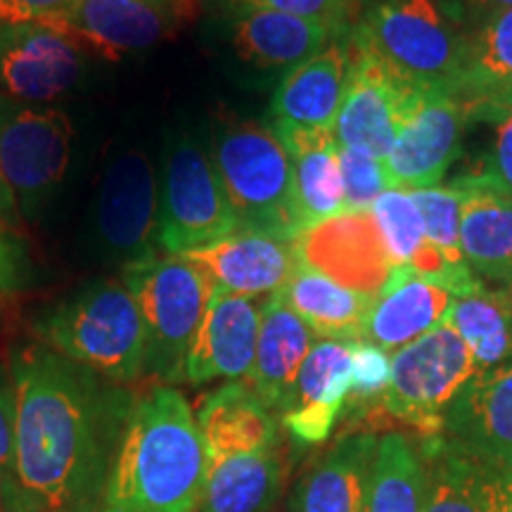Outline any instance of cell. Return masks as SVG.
I'll list each match as a JSON object with an SVG mask.
<instances>
[{"label": "cell", "instance_id": "cell-26", "mask_svg": "<svg viewBox=\"0 0 512 512\" xmlns=\"http://www.w3.org/2000/svg\"><path fill=\"white\" fill-rule=\"evenodd\" d=\"M195 420L209 463L278 446V422L273 411L249 384H223L202 399Z\"/></svg>", "mask_w": 512, "mask_h": 512}, {"label": "cell", "instance_id": "cell-17", "mask_svg": "<svg viewBox=\"0 0 512 512\" xmlns=\"http://www.w3.org/2000/svg\"><path fill=\"white\" fill-rule=\"evenodd\" d=\"M425 465L422 512H512V470L484 463L444 434L420 448Z\"/></svg>", "mask_w": 512, "mask_h": 512}, {"label": "cell", "instance_id": "cell-44", "mask_svg": "<svg viewBox=\"0 0 512 512\" xmlns=\"http://www.w3.org/2000/svg\"><path fill=\"white\" fill-rule=\"evenodd\" d=\"M17 202L15 197H12V190L8 188V183H5L3 174H0V219L5 223H10L12 219H17Z\"/></svg>", "mask_w": 512, "mask_h": 512}, {"label": "cell", "instance_id": "cell-23", "mask_svg": "<svg viewBox=\"0 0 512 512\" xmlns=\"http://www.w3.org/2000/svg\"><path fill=\"white\" fill-rule=\"evenodd\" d=\"M463 188L460 252L482 283L503 287L512 280V195L463 174L453 181Z\"/></svg>", "mask_w": 512, "mask_h": 512}, {"label": "cell", "instance_id": "cell-35", "mask_svg": "<svg viewBox=\"0 0 512 512\" xmlns=\"http://www.w3.org/2000/svg\"><path fill=\"white\" fill-rule=\"evenodd\" d=\"M370 214L380 228L384 245L389 249L394 266H411L425 247V223L408 190H387L377 197Z\"/></svg>", "mask_w": 512, "mask_h": 512}, {"label": "cell", "instance_id": "cell-15", "mask_svg": "<svg viewBox=\"0 0 512 512\" xmlns=\"http://www.w3.org/2000/svg\"><path fill=\"white\" fill-rule=\"evenodd\" d=\"M181 8L157 0H74L72 8L46 27L60 31L79 50L119 60L169 36Z\"/></svg>", "mask_w": 512, "mask_h": 512}, {"label": "cell", "instance_id": "cell-43", "mask_svg": "<svg viewBox=\"0 0 512 512\" xmlns=\"http://www.w3.org/2000/svg\"><path fill=\"white\" fill-rule=\"evenodd\" d=\"M456 15L463 19L467 29H477L486 19L501 15L505 10H512V0H448Z\"/></svg>", "mask_w": 512, "mask_h": 512}, {"label": "cell", "instance_id": "cell-7", "mask_svg": "<svg viewBox=\"0 0 512 512\" xmlns=\"http://www.w3.org/2000/svg\"><path fill=\"white\" fill-rule=\"evenodd\" d=\"M479 373L451 320L392 354L382 408L427 437L444 432V418L463 387Z\"/></svg>", "mask_w": 512, "mask_h": 512}, {"label": "cell", "instance_id": "cell-30", "mask_svg": "<svg viewBox=\"0 0 512 512\" xmlns=\"http://www.w3.org/2000/svg\"><path fill=\"white\" fill-rule=\"evenodd\" d=\"M275 448L209 463L200 512H266L280 491Z\"/></svg>", "mask_w": 512, "mask_h": 512}, {"label": "cell", "instance_id": "cell-12", "mask_svg": "<svg viewBox=\"0 0 512 512\" xmlns=\"http://www.w3.org/2000/svg\"><path fill=\"white\" fill-rule=\"evenodd\" d=\"M294 254L299 264L373 299L396 268L370 209L342 211L304 228L294 238Z\"/></svg>", "mask_w": 512, "mask_h": 512}, {"label": "cell", "instance_id": "cell-28", "mask_svg": "<svg viewBox=\"0 0 512 512\" xmlns=\"http://www.w3.org/2000/svg\"><path fill=\"white\" fill-rule=\"evenodd\" d=\"M299 318L309 325L318 339L361 342L366 339L368 316L373 297L347 290L328 275L299 264L283 290L275 292Z\"/></svg>", "mask_w": 512, "mask_h": 512}, {"label": "cell", "instance_id": "cell-2", "mask_svg": "<svg viewBox=\"0 0 512 512\" xmlns=\"http://www.w3.org/2000/svg\"><path fill=\"white\" fill-rule=\"evenodd\" d=\"M207 451L195 413L171 384L133 403L100 512H200Z\"/></svg>", "mask_w": 512, "mask_h": 512}, {"label": "cell", "instance_id": "cell-40", "mask_svg": "<svg viewBox=\"0 0 512 512\" xmlns=\"http://www.w3.org/2000/svg\"><path fill=\"white\" fill-rule=\"evenodd\" d=\"M15 439H17V394L12 375L0 368V505L8 494L15 467Z\"/></svg>", "mask_w": 512, "mask_h": 512}, {"label": "cell", "instance_id": "cell-31", "mask_svg": "<svg viewBox=\"0 0 512 512\" xmlns=\"http://www.w3.org/2000/svg\"><path fill=\"white\" fill-rule=\"evenodd\" d=\"M425 465L420 451L403 434L392 432L377 441L361 512H422Z\"/></svg>", "mask_w": 512, "mask_h": 512}, {"label": "cell", "instance_id": "cell-16", "mask_svg": "<svg viewBox=\"0 0 512 512\" xmlns=\"http://www.w3.org/2000/svg\"><path fill=\"white\" fill-rule=\"evenodd\" d=\"M259 320L261 306L256 299L211 287L207 311L185 361V382H240L242 377H249L254 366Z\"/></svg>", "mask_w": 512, "mask_h": 512}, {"label": "cell", "instance_id": "cell-25", "mask_svg": "<svg viewBox=\"0 0 512 512\" xmlns=\"http://www.w3.org/2000/svg\"><path fill=\"white\" fill-rule=\"evenodd\" d=\"M456 299L408 266H396L370 309L366 339L384 351L406 347L446 323Z\"/></svg>", "mask_w": 512, "mask_h": 512}, {"label": "cell", "instance_id": "cell-13", "mask_svg": "<svg viewBox=\"0 0 512 512\" xmlns=\"http://www.w3.org/2000/svg\"><path fill=\"white\" fill-rule=\"evenodd\" d=\"M159 223V183L145 152L126 150L102 176L95 230L105 249L126 264L152 254Z\"/></svg>", "mask_w": 512, "mask_h": 512}, {"label": "cell", "instance_id": "cell-39", "mask_svg": "<svg viewBox=\"0 0 512 512\" xmlns=\"http://www.w3.org/2000/svg\"><path fill=\"white\" fill-rule=\"evenodd\" d=\"M351 401L382 399L392 375V356L377 344L361 339L354 342V361H351Z\"/></svg>", "mask_w": 512, "mask_h": 512}, {"label": "cell", "instance_id": "cell-19", "mask_svg": "<svg viewBox=\"0 0 512 512\" xmlns=\"http://www.w3.org/2000/svg\"><path fill=\"white\" fill-rule=\"evenodd\" d=\"M183 259L200 268L211 287L252 299L283 290L297 268L294 242L247 228L209 247L192 249Z\"/></svg>", "mask_w": 512, "mask_h": 512}, {"label": "cell", "instance_id": "cell-11", "mask_svg": "<svg viewBox=\"0 0 512 512\" xmlns=\"http://www.w3.org/2000/svg\"><path fill=\"white\" fill-rule=\"evenodd\" d=\"M415 88H418L415 83L396 74L368 46L366 38L351 27L347 91L332 128L337 145L354 147L380 159L387 157Z\"/></svg>", "mask_w": 512, "mask_h": 512}, {"label": "cell", "instance_id": "cell-32", "mask_svg": "<svg viewBox=\"0 0 512 512\" xmlns=\"http://www.w3.org/2000/svg\"><path fill=\"white\" fill-rule=\"evenodd\" d=\"M448 320L479 370L496 368L512 358V311L498 290L479 285L475 292L458 297Z\"/></svg>", "mask_w": 512, "mask_h": 512}, {"label": "cell", "instance_id": "cell-9", "mask_svg": "<svg viewBox=\"0 0 512 512\" xmlns=\"http://www.w3.org/2000/svg\"><path fill=\"white\" fill-rule=\"evenodd\" d=\"M72 136L74 126L64 112L0 95V174L29 219L67 174Z\"/></svg>", "mask_w": 512, "mask_h": 512}, {"label": "cell", "instance_id": "cell-21", "mask_svg": "<svg viewBox=\"0 0 512 512\" xmlns=\"http://www.w3.org/2000/svg\"><path fill=\"white\" fill-rule=\"evenodd\" d=\"M351 361L354 342L316 339L294 382L290 406L283 413L285 430L294 439L320 444L330 437L351 394Z\"/></svg>", "mask_w": 512, "mask_h": 512}, {"label": "cell", "instance_id": "cell-42", "mask_svg": "<svg viewBox=\"0 0 512 512\" xmlns=\"http://www.w3.org/2000/svg\"><path fill=\"white\" fill-rule=\"evenodd\" d=\"M27 280V252L17 235L0 219V292H17Z\"/></svg>", "mask_w": 512, "mask_h": 512}, {"label": "cell", "instance_id": "cell-3", "mask_svg": "<svg viewBox=\"0 0 512 512\" xmlns=\"http://www.w3.org/2000/svg\"><path fill=\"white\" fill-rule=\"evenodd\" d=\"M34 330L48 349L110 382L128 384L145 373L143 318L117 280L83 287L38 316Z\"/></svg>", "mask_w": 512, "mask_h": 512}, {"label": "cell", "instance_id": "cell-6", "mask_svg": "<svg viewBox=\"0 0 512 512\" xmlns=\"http://www.w3.org/2000/svg\"><path fill=\"white\" fill-rule=\"evenodd\" d=\"M121 283L133 294L145 328V373L166 384L185 382V361L211 297V283L183 256L124 264Z\"/></svg>", "mask_w": 512, "mask_h": 512}, {"label": "cell", "instance_id": "cell-37", "mask_svg": "<svg viewBox=\"0 0 512 512\" xmlns=\"http://www.w3.org/2000/svg\"><path fill=\"white\" fill-rule=\"evenodd\" d=\"M337 157L342 171L344 211H368L377 197L389 190L382 159L344 145H337Z\"/></svg>", "mask_w": 512, "mask_h": 512}, {"label": "cell", "instance_id": "cell-8", "mask_svg": "<svg viewBox=\"0 0 512 512\" xmlns=\"http://www.w3.org/2000/svg\"><path fill=\"white\" fill-rule=\"evenodd\" d=\"M238 228L211 155L192 136H181L166 152L157 245L166 254L183 256L228 238Z\"/></svg>", "mask_w": 512, "mask_h": 512}, {"label": "cell", "instance_id": "cell-4", "mask_svg": "<svg viewBox=\"0 0 512 512\" xmlns=\"http://www.w3.org/2000/svg\"><path fill=\"white\" fill-rule=\"evenodd\" d=\"M354 29L415 86L451 88L463 72L470 29L448 0H361Z\"/></svg>", "mask_w": 512, "mask_h": 512}, {"label": "cell", "instance_id": "cell-29", "mask_svg": "<svg viewBox=\"0 0 512 512\" xmlns=\"http://www.w3.org/2000/svg\"><path fill=\"white\" fill-rule=\"evenodd\" d=\"M377 441L375 434L339 439L299 482L294 512H361Z\"/></svg>", "mask_w": 512, "mask_h": 512}, {"label": "cell", "instance_id": "cell-24", "mask_svg": "<svg viewBox=\"0 0 512 512\" xmlns=\"http://www.w3.org/2000/svg\"><path fill=\"white\" fill-rule=\"evenodd\" d=\"M313 344H316V335L278 294H271L268 302L261 304L249 389L271 411L283 415L290 406L294 382Z\"/></svg>", "mask_w": 512, "mask_h": 512}, {"label": "cell", "instance_id": "cell-34", "mask_svg": "<svg viewBox=\"0 0 512 512\" xmlns=\"http://www.w3.org/2000/svg\"><path fill=\"white\" fill-rule=\"evenodd\" d=\"M458 98L465 105L467 126L479 124L491 128V140L482 162L467 176L484 178L486 183L512 195V88L472 95V98L458 95Z\"/></svg>", "mask_w": 512, "mask_h": 512}, {"label": "cell", "instance_id": "cell-5", "mask_svg": "<svg viewBox=\"0 0 512 512\" xmlns=\"http://www.w3.org/2000/svg\"><path fill=\"white\" fill-rule=\"evenodd\" d=\"M216 166L240 228L294 242L302 233L294 204L292 162L273 126L235 121L216 131Z\"/></svg>", "mask_w": 512, "mask_h": 512}, {"label": "cell", "instance_id": "cell-1", "mask_svg": "<svg viewBox=\"0 0 512 512\" xmlns=\"http://www.w3.org/2000/svg\"><path fill=\"white\" fill-rule=\"evenodd\" d=\"M15 467L0 512H100L133 396L34 344L12 358Z\"/></svg>", "mask_w": 512, "mask_h": 512}, {"label": "cell", "instance_id": "cell-18", "mask_svg": "<svg viewBox=\"0 0 512 512\" xmlns=\"http://www.w3.org/2000/svg\"><path fill=\"white\" fill-rule=\"evenodd\" d=\"M441 434L470 456L512 470V358L465 384Z\"/></svg>", "mask_w": 512, "mask_h": 512}, {"label": "cell", "instance_id": "cell-27", "mask_svg": "<svg viewBox=\"0 0 512 512\" xmlns=\"http://www.w3.org/2000/svg\"><path fill=\"white\" fill-rule=\"evenodd\" d=\"M292 162L294 204L302 230L344 211L342 171L332 131L273 126Z\"/></svg>", "mask_w": 512, "mask_h": 512}, {"label": "cell", "instance_id": "cell-33", "mask_svg": "<svg viewBox=\"0 0 512 512\" xmlns=\"http://www.w3.org/2000/svg\"><path fill=\"white\" fill-rule=\"evenodd\" d=\"M512 88V10L470 31L463 72L448 91L472 98Z\"/></svg>", "mask_w": 512, "mask_h": 512}, {"label": "cell", "instance_id": "cell-36", "mask_svg": "<svg viewBox=\"0 0 512 512\" xmlns=\"http://www.w3.org/2000/svg\"><path fill=\"white\" fill-rule=\"evenodd\" d=\"M418 207L425 235L453 261H465L460 252V214H463V188L456 183L434 185V188L408 190Z\"/></svg>", "mask_w": 512, "mask_h": 512}, {"label": "cell", "instance_id": "cell-14", "mask_svg": "<svg viewBox=\"0 0 512 512\" xmlns=\"http://www.w3.org/2000/svg\"><path fill=\"white\" fill-rule=\"evenodd\" d=\"M83 69L81 50L46 24H0V95L46 105L69 93Z\"/></svg>", "mask_w": 512, "mask_h": 512}, {"label": "cell", "instance_id": "cell-41", "mask_svg": "<svg viewBox=\"0 0 512 512\" xmlns=\"http://www.w3.org/2000/svg\"><path fill=\"white\" fill-rule=\"evenodd\" d=\"M74 0H0V24H48L72 8Z\"/></svg>", "mask_w": 512, "mask_h": 512}, {"label": "cell", "instance_id": "cell-38", "mask_svg": "<svg viewBox=\"0 0 512 512\" xmlns=\"http://www.w3.org/2000/svg\"><path fill=\"white\" fill-rule=\"evenodd\" d=\"M221 3L228 10H275L294 17L339 24V27H351L361 8V0H221Z\"/></svg>", "mask_w": 512, "mask_h": 512}, {"label": "cell", "instance_id": "cell-46", "mask_svg": "<svg viewBox=\"0 0 512 512\" xmlns=\"http://www.w3.org/2000/svg\"><path fill=\"white\" fill-rule=\"evenodd\" d=\"M157 3H174V5H183V0H157Z\"/></svg>", "mask_w": 512, "mask_h": 512}, {"label": "cell", "instance_id": "cell-10", "mask_svg": "<svg viewBox=\"0 0 512 512\" xmlns=\"http://www.w3.org/2000/svg\"><path fill=\"white\" fill-rule=\"evenodd\" d=\"M467 112L463 100L448 88L418 86L394 145L382 159L389 190L434 188L456 162Z\"/></svg>", "mask_w": 512, "mask_h": 512}, {"label": "cell", "instance_id": "cell-22", "mask_svg": "<svg viewBox=\"0 0 512 512\" xmlns=\"http://www.w3.org/2000/svg\"><path fill=\"white\" fill-rule=\"evenodd\" d=\"M351 27L275 10H230V43L240 60L266 72L290 69L320 53Z\"/></svg>", "mask_w": 512, "mask_h": 512}, {"label": "cell", "instance_id": "cell-45", "mask_svg": "<svg viewBox=\"0 0 512 512\" xmlns=\"http://www.w3.org/2000/svg\"><path fill=\"white\" fill-rule=\"evenodd\" d=\"M498 294H501L503 302L508 304V309L512 311V280H510V283H505L503 287H498Z\"/></svg>", "mask_w": 512, "mask_h": 512}, {"label": "cell", "instance_id": "cell-20", "mask_svg": "<svg viewBox=\"0 0 512 512\" xmlns=\"http://www.w3.org/2000/svg\"><path fill=\"white\" fill-rule=\"evenodd\" d=\"M349 69L351 29L283 76L271 100L273 126L332 131L347 91Z\"/></svg>", "mask_w": 512, "mask_h": 512}]
</instances>
